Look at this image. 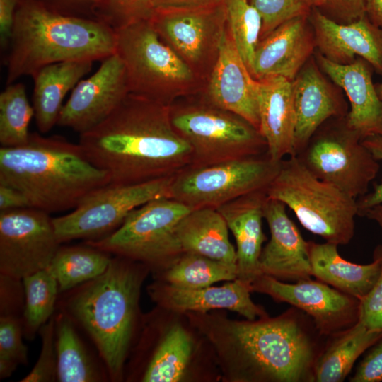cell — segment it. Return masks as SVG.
I'll use <instances>...</instances> for the list:
<instances>
[{
	"label": "cell",
	"mask_w": 382,
	"mask_h": 382,
	"mask_svg": "<svg viewBox=\"0 0 382 382\" xmlns=\"http://www.w3.org/2000/svg\"><path fill=\"white\" fill-rule=\"evenodd\" d=\"M187 313L213 345L231 381H314L323 336L299 308L292 306L274 318L241 321L207 313Z\"/></svg>",
	"instance_id": "obj_1"
},
{
	"label": "cell",
	"mask_w": 382,
	"mask_h": 382,
	"mask_svg": "<svg viewBox=\"0 0 382 382\" xmlns=\"http://www.w3.org/2000/svg\"><path fill=\"white\" fill-rule=\"evenodd\" d=\"M79 144L114 185L174 176L192 157L191 146L172 125L170 105L132 93L100 123L80 134Z\"/></svg>",
	"instance_id": "obj_2"
},
{
	"label": "cell",
	"mask_w": 382,
	"mask_h": 382,
	"mask_svg": "<svg viewBox=\"0 0 382 382\" xmlns=\"http://www.w3.org/2000/svg\"><path fill=\"white\" fill-rule=\"evenodd\" d=\"M110 183L79 144L60 136L30 133L21 146L0 149V184L20 191L28 207L48 214L74 209L88 195Z\"/></svg>",
	"instance_id": "obj_3"
},
{
	"label": "cell",
	"mask_w": 382,
	"mask_h": 382,
	"mask_svg": "<svg viewBox=\"0 0 382 382\" xmlns=\"http://www.w3.org/2000/svg\"><path fill=\"white\" fill-rule=\"evenodd\" d=\"M150 268L115 255L104 273L70 291L62 311L94 344L109 379H123L136 330L141 288Z\"/></svg>",
	"instance_id": "obj_4"
},
{
	"label": "cell",
	"mask_w": 382,
	"mask_h": 382,
	"mask_svg": "<svg viewBox=\"0 0 382 382\" xmlns=\"http://www.w3.org/2000/svg\"><path fill=\"white\" fill-rule=\"evenodd\" d=\"M7 59V84L66 61L103 60L115 53V31L93 18L63 16L37 0H20Z\"/></svg>",
	"instance_id": "obj_5"
},
{
	"label": "cell",
	"mask_w": 382,
	"mask_h": 382,
	"mask_svg": "<svg viewBox=\"0 0 382 382\" xmlns=\"http://www.w3.org/2000/svg\"><path fill=\"white\" fill-rule=\"evenodd\" d=\"M266 193L268 198L283 202L304 228L325 242L346 245L353 238L359 215L357 199L318 178L297 156L282 161Z\"/></svg>",
	"instance_id": "obj_6"
},
{
	"label": "cell",
	"mask_w": 382,
	"mask_h": 382,
	"mask_svg": "<svg viewBox=\"0 0 382 382\" xmlns=\"http://www.w3.org/2000/svg\"><path fill=\"white\" fill-rule=\"evenodd\" d=\"M151 20L116 30L115 53L125 66L129 93L170 105L173 96L193 81L194 73L162 40Z\"/></svg>",
	"instance_id": "obj_7"
},
{
	"label": "cell",
	"mask_w": 382,
	"mask_h": 382,
	"mask_svg": "<svg viewBox=\"0 0 382 382\" xmlns=\"http://www.w3.org/2000/svg\"><path fill=\"white\" fill-rule=\"evenodd\" d=\"M170 120L192 148L191 166L265 154L267 144L259 130L243 117L208 104L173 108Z\"/></svg>",
	"instance_id": "obj_8"
},
{
	"label": "cell",
	"mask_w": 382,
	"mask_h": 382,
	"mask_svg": "<svg viewBox=\"0 0 382 382\" xmlns=\"http://www.w3.org/2000/svg\"><path fill=\"white\" fill-rule=\"evenodd\" d=\"M190 210L169 197L154 199L131 212L110 234L85 243L140 262L158 272L183 254L175 228Z\"/></svg>",
	"instance_id": "obj_9"
},
{
	"label": "cell",
	"mask_w": 382,
	"mask_h": 382,
	"mask_svg": "<svg viewBox=\"0 0 382 382\" xmlns=\"http://www.w3.org/2000/svg\"><path fill=\"white\" fill-rule=\"evenodd\" d=\"M281 163L265 154L205 166H188L173 176L169 198L190 209H216L243 195L267 190Z\"/></svg>",
	"instance_id": "obj_10"
},
{
	"label": "cell",
	"mask_w": 382,
	"mask_h": 382,
	"mask_svg": "<svg viewBox=\"0 0 382 382\" xmlns=\"http://www.w3.org/2000/svg\"><path fill=\"white\" fill-rule=\"evenodd\" d=\"M296 156L318 178L356 199L368 193L380 170L361 137L347 125L345 117L325 122Z\"/></svg>",
	"instance_id": "obj_11"
},
{
	"label": "cell",
	"mask_w": 382,
	"mask_h": 382,
	"mask_svg": "<svg viewBox=\"0 0 382 382\" xmlns=\"http://www.w3.org/2000/svg\"><path fill=\"white\" fill-rule=\"evenodd\" d=\"M173 178L132 185L109 183L98 188L69 214L53 218L60 243L94 241L110 234L136 208L154 199L169 197Z\"/></svg>",
	"instance_id": "obj_12"
},
{
	"label": "cell",
	"mask_w": 382,
	"mask_h": 382,
	"mask_svg": "<svg viewBox=\"0 0 382 382\" xmlns=\"http://www.w3.org/2000/svg\"><path fill=\"white\" fill-rule=\"evenodd\" d=\"M61 244L48 213L32 207L0 212V274L22 280L47 269Z\"/></svg>",
	"instance_id": "obj_13"
},
{
	"label": "cell",
	"mask_w": 382,
	"mask_h": 382,
	"mask_svg": "<svg viewBox=\"0 0 382 382\" xmlns=\"http://www.w3.org/2000/svg\"><path fill=\"white\" fill-rule=\"evenodd\" d=\"M251 286L252 291L267 294L304 312L323 336H334L359 320V300L319 280L308 279L289 284L262 274Z\"/></svg>",
	"instance_id": "obj_14"
},
{
	"label": "cell",
	"mask_w": 382,
	"mask_h": 382,
	"mask_svg": "<svg viewBox=\"0 0 382 382\" xmlns=\"http://www.w3.org/2000/svg\"><path fill=\"white\" fill-rule=\"evenodd\" d=\"M129 93L125 66L115 53L72 89L61 109L57 125L79 134L88 131L109 116Z\"/></svg>",
	"instance_id": "obj_15"
},
{
	"label": "cell",
	"mask_w": 382,
	"mask_h": 382,
	"mask_svg": "<svg viewBox=\"0 0 382 382\" xmlns=\"http://www.w3.org/2000/svg\"><path fill=\"white\" fill-rule=\"evenodd\" d=\"M151 21L161 39L192 68L211 51L217 52L226 26V9L217 0L196 8L155 10Z\"/></svg>",
	"instance_id": "obj_16"
},
{
	"label": "cell",
	"mask_w": 382,
	"mask_h": 382,
	"mask_svg": "<svg viewBox=\"0 0 382 382\" xmlns=\"http://www.w3.org/2000/svg\"><path fill=\"white\" fill-rule=\"evenodd\" d=\"M227 26L223 30L209 86V103L234 113L259 128V81L240 55Z\"/></svg>",
	"instance_id": "obj_17"
},
{
	"label": "cell",
	"mask_w": 382,
	"mask_h": 382,
	"mask_svg": "<svg viewBox=\"0 0 382 382\" xmlns=\"http://www.w3.org/2000/svg\"><path fill=\"white\" fill-rule=\"evenodd\" d=\"M318 52L328 60L349 64L357 57L382 75V28L365 13L358 20L340 24L313 7L308 15Z\"/></svg>",
	"instance_id": "obj_18"
},
{
	"label": "cell",
	"mask_w": 382,
	"mask_h": 382,
	"mask_svg": "<svg viewBox=\"0 0 382 382\" xmlns=\"http://www.w3.org/2000/svg\"><path fill=\"white\" fill-rule=\"evenodd\" d=\"M308 15L284 22L260 40L250 68L255 79L282 76L293 81L316 48Z\"/></svg>",
	"instance_id": "obj_19"
},
{
	"label": "cell",
	"mask_w": 382,
	"mask_h": 382,
	"mask_svg": "<svg viewBox=\"0 0 382 382\" xmlns=\"http://www.w3.org/2000/svg\"><path fill=\"white\" fill-rule=\"evenodd\" d=\"M270 239L262 248L260 265L262 274L279 280L311 279L308 241L303 239L282 202L267 197L264 208Z\"/></svg>",
	"instance_id": "obj_20"
},
{
	"label": "cell",
	"mask_w": 382,
	"mask_h": 382,
	"mask_svg": "<svg viewBox=\"0 0 382 382\" xmlns=\"http://www.w3.org/2000/svg\"><path fill=\"white\" fill-rule=\"evenodd\" d=\"M149 294L158 306L180 313H207L228 309L248 320L268 316L265 311L250 298L251 284L238 279L220 286L183 289L157 280L148 286Z\"/></svg>",
	"instance_id": "obj_21"
},
{
	"label": "cell",
	"mask_w": 382,
	"mask_h": 382,
	"mask_svg": "<svg viewBox=\"0 0 382 382\" xmlns=\"http://www.w3.org/2000/svg\"><path fill=\"white\" fill-rule=\"evenodd\" d=\"M316 59L321 71L346 93L350 105L345 117L348 127L362 139L382 135V100L372 81V66L361 57L340 64L318 52Z\"/></svg>",
	"instance_id": "obj_22"
},
{
	"label": "cell",
	"mask_w": 382,
	"mask_h": 382,
	"mask_svg": "<svg viewBox=\"0 0 382 382\" xmlns=\"http://www.w3.org/2000/svg\"><path fill=\"white\" fill-rule=\"evenodd\" d=\"M308 60L291 81L296 112L295 155L328 120L346 117L345 105L313 60Z\"/></svg>",
	"instance_id": "obj_23"
},
{
	"label": "cell",
	"mask_w": 382,
	"mask_h": 382,
	"mask_svg": "<svg viewBox=\"0 0 382 382\" xmlns=\"http://www.w3.org/2000/svg\"><path fill=\"white\" fill-rule=\"evenodd\" d=\"M267 199L266 190H259L243 195L216 209L236 240V279L250 284L262 275L260 257L266 240L262 231V219Z\"/></svg>",
	"instance_id": "obj_24"
},
{
	"label": "cell",
	"mask_w": 382,
	"mask_h": 382,
	"mask_svg": "<svg viewBox=\"0 0 382 382\" xmlns=\"http://www.w3.org/2000/svg\"><path fill=\"white\" fill-rule=\"evenodd\" d=\"M258 81V130L267 144L266 154L281 161L295 155L296 117L291 81L282 76Z\"/></svg>",
	"instance_id": "obj_25"
},
{
	"label": "cell",
	"mask_w": 382,
	"mask_h": 382,
	"mask_svg": "<svg viewBox=\"0 0 382 382\" xmlns=\"http://www.w3.org/2000/svg\"><path fill=\"white\" fill-rule=\"evenodd\" d=\"M337 245L308 241L311 275L336 289L361 299L376 282L381 272L380 258L367 265L352 263L342 258Z\"/></svg>",
	"instance_id": "obj_26"
},
{
	"label": "cell",
	"mask_w": 382,
	"mask_h": 382,
	"mask_svg": "<svg viewBox=\"0 0 382 382\" xmlns=\"http://www.w3.org/2000/svg\"><path fill=\"white\" fill-rule=\"evenodd\" d=\"M182 253H192L236 265V251L228 237L227 224L217 209L190 210L175 228Z\"/></svg>",
	"instance_id": "obj_27"
},
{
	"label": "cell",
	"mask_w": 382,
	"mask_h": 382,
	"mask_svg": "<svg viewBox=\"0 0 382 382\" xmlns=\"http://www.w3.org/2000/svg\"><path fill=\"white\" fill-rule=\"evenodd\" d=\"M93 62H57L41 68L32 76L34 79V117L41 133L48 132L57 124L65 96L91 71Z\"/></svg>",
	"instance_id": "obj_28"
},
{
	"label": "cell",
	"mask_w": 382,
	"mask_h": 382,
	"mask_svg": "<svg viewBox=\"0 0 382 382\" xmlns=\"http://www.w3.org/2000/svg\"><path fill=\"white\" fill-rule=\"evenodd\" d=\"M330 337L315 363L314 381H343L356 360L382 337V331L370 330L358 321Z\"/></svg>",
	"instance_id": "obj_29"
},
{
	"label": "cell",
	"mask_w": 382,
	"mask_h": 382,
	"mask_svg": "<svg viewBox=\"0 0 382 382\" xmlns=\"http://www.w3.org/2000/svg\"><path fill=\"white\" fill-rule=\"evenodd\" d=\"M54 317L57 381L98 382L107 379L108 374L88 351L73 320L62 311Z\"/></svg>",
	"instance_id": "obj_30"
},
{
	"label": "cell",
	"mask_w": 382,
	"mask_h": 382,
	"mask_svg": "<svg viewBox=\"0 0 382 382\" xmlns=\"http://www.w3.org/2000/svg\"><path fill=\"white\" fill-rule=\"evenodd\" d=\"M112 256L84 243L83 245L60 246L49 267L59 292H66L105 272Z\"/></svg>",
	"instance_id": "obj_31"
},
{
	"label": "cell",
	"mask_w": 382,
	"mask_h": 382,
	"mask_svg": "<svg viewBox=\"0 0 382 382\" xmlns=\"http://www.w3.org/2000/svg\"><path fill=\"white\" fill-rule=\"evenodd\" d=\"M192 340L180 325L171 326L158 343L144 368L141 381L176 382L185 374L192 353Z\"/></svg>",
	"instance_id": "obj_32"
},
{
	"label": "cell",
	"mask_w": 382,
	"mask_h": 382,
	"mask_svg": "<svg viewBox=\"0 0 382 382\" xmlns=\"http://www.w3.org/2000/svg\"><path fill=\"white\" fill-rule=\"evenodd\" d=\"M160 272L161 279L183 289H199L220 281H232L237 277V265L205 256L183 253Z\"/></svg>",
	"instance_id": "obj_33"
},
{
	"label": "cell",
	"mask_w": 382,
	"mask_h": 382,
	"mask_svg": "<svg viewBox=\"0 0 382 382\" xmlns=\"http://www.w3.org/2000/svg\"><path fill=\"white\" fill-rule=\"evenodd\" d=\"M22 282L25 294L23 336L28 340H33L40 328L53 317L59 290L49 267L24 277Z\"/></svg>",
	"instance_id": "obj_34"
},
{
	"label": "cell",
	"mask_w": 382,
	"mask_h": 382,
	"mask_svg": "<svg viewBox=\"0 0 382 382\" xmlns=\"http://www.w3.org/2000/svg\"><path fill=\"white\" fill-rule=\"evenodd\" d=\"M35 116L24 84H8L0 94V143L3 147L25 144L29 138L28 126Z\"/></svg>",
	"instance_id": "obj_35"
},
{
	"label": "cell",
	"mask_w": 382,
	"mask_h": 382,
	"mask_svg": "<svg viewBox=\"0 0 382 382\" xmlns=\"http://www.w3.org/2000/svg\"><path fill=\"white\" fill-rule=\"evenodd\" d=\"M229 34L249 71L260 39L262 18L249 0H222Z\"/></svg>",
	"instance_id": "obj_36"
},
{
	"label": "cell",
	"mask_w": 382,
	"mask_h": 382,
	"mask_svg": "<svg viewBox=\"0 0 382 382\" xmlns=\"http://www.w3.org/2000/svg\"><path fill=\"white\" fill-rule=\"evenodd\" d=\"M22 317L0 316V378L10 377L17 366L28 364V349L23 341Z\"/></svg>",
	"instance_id": "obj_37"
},
{
	"label": "cell",
	"mask_w": 382,
	"mask_h": 382,
	"mask_svg": "<svg viewBox=\"0 0 382 382\" xmlns=\"http://www.w3.org/2000/svg\"><path fill=\"white\" fill-rule=\"evenodd\" d=\"M153 0H99L96 18L115 31L153 18Z\"/></svg>",
	"instance_id": "obj_38"
},
{
	"label": "cell",
	"mask_w": 382,
	"mask_h": 382,
	"mask_svg": "<svg viewBox=\"0 0 382 382\" xmlns=\"http://www.w3.org/2000/svg\"><path fill=\"white\" fill-rule=\"evenodd\" d=\"M249 1L262 18L260 39L284 22L297 16L308 15L311 9L303 0Z\"/></svg>",
	"instance_id": "obj_39"
},
{
	"label": "cell",
	"mask_w": 382,
	"mask_h": 382,
	"mask_svg": "<svg viewBox=\"0 0 382 382\" xmlns=\"http://www.w3.org/2000/svg\"><path fill=\"white\" fill-rule=\"evenodd\" d=\"M39 333L42 342L39 358L30 372L21 380V382L57 381L54 316L40 328Z\"/></svg>",
	"instance_id": "obj_40"
},
{
	"label": "cell",
	"mask_w": 382,
	"mask_h": 382,
	"mask_svg": "<svg viewBox=\"0 0 382 382\" xmlns=\"http://www.w3.org/2000/svg\"><path fill=\"white\" fill-rule=\"evenodd\" d=\"M374 254L380 258L381 272L371 290L359 300L358 321L370 330L382 331V245L375 248Z\"/></svg>",
	"instance_id": "obj_41"
},
{
	"label": "cell",
	"mask_w": 382,
	"mask_h": 382,
	"mask_svg": "<svg viewBox=\"0 0 382 382\" xmlns=\"http://www.w3.org/2000/svg\"><path fill=\"white\" fill-rule=\"evenodd\" d=\"M328 18L340 23H352L365 12V0H319L317 7Z\"/></svg>",
	"instance_id": "obj_42"
},
{
	"label": "cell",
	"mask_w": 382,
	"mask_h": 382,
	"mask_svg": "<svg viewBox=\"0 0 382 382\" xmlns=\"http://www.w3.org/2000/svg\"><path fill=\"white\" fill-rule=\"evenodd\" d=\"M350 382L382 381V337L374 344L359 363Z\"/></svg>",
	"instance_id": "obj_43"
},
{
	"label": "cell",
	"mask_w": 382,
	"mask_h": 382,
	"mask_svg": "<svg viewBox=\"0 0 382 382\" xmlns=\"http://www.w3.org/2000/svg\"><path fill=\"white\" fill-rule=\"evenodd\" d=\"M54 13L72 17L96 18L99 0H37Z\"/></svg>",
	"instance_id": "obj_44"
},
{
	"label": "cell",
	"mask_w": 382,
	"mask_h": 382,
	"mask_svg": "<svg viewBox=\"0 0 382 382\" xmlns=\"http://www.w3.org/2000/svg\"><path fill=\"white\" fill-rule=\"evenodd\" d=\"M362 143L376 160L382 161V135L367 137L362 139ZM357 202L359 216H363L368 209L382 204V180L375 185L372 192L358 198Z\"/></svg>",
	"instance_id": "obj_45"
},
{
	"label": "cell",
	"mask_w": 382,
	"mask_h": 382,
	"mask_svg": "<svg viewBox=\"0 0 382 382\" xmlns=\"http://www.w3.org/2000/svg\"><path fill=\"white\" fill-rule=\"evenodd\" d=\"M19 1L20 0H0V42L3 48L10 44Z\"/></svg>",
	"instance_id": "obj_46"
},
{
	"label": "cell",
	"mask_w": 382,
	"mask_h": 382,
	"mask_svg": "<svg viewBox=\"0 0 382 382\" xmlns=\"http://www.w3.org/2000/svg\"><path fill=\"white\" fill-rule=\"evenodd\" d=\"M29 207L23 195L17 189L0 184V211Z\"/></svg>",
	"instance_id": "obj_47"
},
{
	"label": "cell",
	"mask_w": 382,
	"mask_h": 382,
	"mask_svg": "<svg viewBox=\"0 0 382 382\" xmlns=\"http://www.w3.org/2000/svg\"><path fill=\"white\" fill-rule=\"evenodd\" d=\"M217 0H153L155 10L191 9L209 5Z\"/></svg>",
	"instance_id": "obj_48"
},
{
	"label": "cell",
	"mask_w": 382,
	"mask_h": 382,
	"mask_svg": "<svg viewBox=\"0 0 382 382\" xmlns=\"http://www.w3.org/2000/svg\"><path fill=\"white\" fill-rule=\"evenodd\" d=\"M365 12L374 24L382 28V0H365Z\"/></svg>",
	"instance_id": "obj_49"
},
{
	"label": "cell",
	"mask_w": 382,
	"mask_h": 382,
	"mask_svg": "<svg viewBox=\"0 0 382 382\" xmlns=\"http://www.w3.org/2000/svg\"><path fill=\"white\" fill-rule=\"evenodd\" d=\"M363 216L375 221L382 231V204L376 205L364 212Z\"/></svg>",
	"instance_id": "obj_50"
},
{
	"label": "cell",
	"mask_w": 382,
	"mask_h": 382,
	"mask_svg": "<svg viewBox=\"0 0 382 382\" xmlns=\"http://www.w3.org/2000/svg\"><path fill=\"white\" fill-rule=\"evenodd\" d=\"M308 6L311 8L317 7L319 3V0H303Z\"/></svg>",
	"instance_id": "obj_51"
},
{
	"label": "cell",
	"mask_w": 382,
	"mask_h": 382,
	"mask_svg": "<svg viewBox=\"0 0 382 382\" xmlns=\"http://www.w3.org/2000/svg\"><path fill=\"white\" fill-rule=\"evenodd\" d=\"M377 93L382 100V81L379 83L375 84Z\"/></svg>",
	"instance_id": "obj_52"
}]
</instances>
